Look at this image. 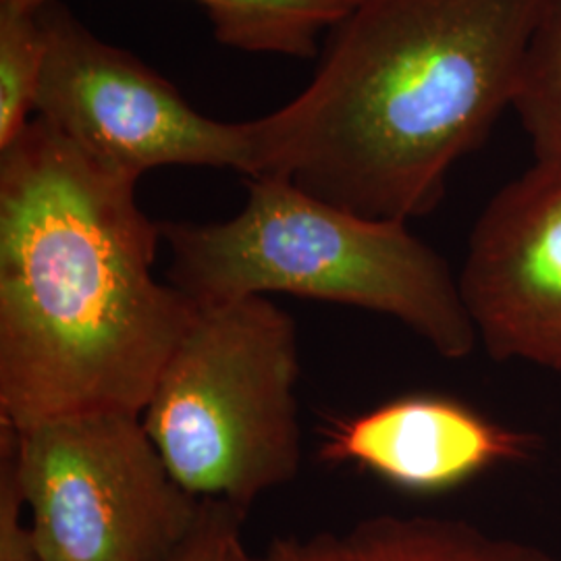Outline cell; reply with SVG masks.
I'll return each instance as SVG.
<instances>
[{"mask_svg":"<svg viewBox=\"0 0 561 561\" xmlns=\"http://www.w3.org/2000/svg\"><path fill=\"white\" fill-rule=\"evenodd\" d=\"M514 108L535 161L561 167V0H542Z\"/></svg>","mask_w":561,"mask_h":561,"instance_id":"obj_11","label":"cell"},{"mask_svg":"<svg viewBox=\"0 0 561 561\" xmlns=\"http://www.w3.org/2000/svg\"><path fill=\"white\" fill-rule=\"evenodd\" d=\"M245 512L225 502H202L201 518L190 539L171 561H252L241 522Z\"/></svg>","mask_w":561,"mask_h":561,"instance_id":"obj_13","label":"cell"},{"mask_svg":"<svg viewBox=\"0 0 561 561\" xmlns=\"http://www.w3.org/2000/svg\"><path fill=\"white\" fill-rule=\"evenodd\" d=\"M41 9L55 0H0ZM206 13L219 44L250 53L289 59L319 55L329 34L356 0H192Z\"/></svg>","mask_w":561,"mask_h":561,"instance_id":"obj_10","label":"cell"},{"mask_svg":"<svg viewBox=\"0 0 561 561\" xmlns=\"http://www.w3.org/2000/svg\"><path fill=\"white\" fill-rule=\"evenodd\" d=\"M321 460L360 468L412 495H442L505 463L530 460L537 435L447 396H401L321 428Z\"/></svg>","mask_w":561,"mask_h":561,"instance_id":"obj_8","label":"cell"},{"mask_svg":"<svg viewBox=\"0 0 561 561\" xmlns=\"http://www.w3.org/2000/svg\"><path fill=\"white\" fill-rule=\"evenodd\" d=\"M32 541L46 561H171L202 502L173 479L136 414L2 426Z\"/></svg>","mask_w":561,"mask_h":561,"instance_id":"obj_5","label":"cell"},{"mask_svg":"<svg viewBox=\"0 0 561 561\" xmlns=\"http://www.w3.org/2000/svg\"><path fill=\"white\" fill-rule=\"evenodd\" d=\"M245 192L227 221H161L167 283L194 306L291 294L396 319L445 360L477 350L458 277L408 222L362 217L277 175L245 178Z\"/></svg>","mask_w":561,"mask_h":561,"instance_id":"obj_3","label":"cell"},{"mask_svg":"<svg viewBox=\"0 0 561 561\" xmlns=\"http://www.w3.org/2000/svg\"><path fill=\"white\" fill-rule=\"evenodd\" d=\"M458 283L491 360L561 375V167L535 161L489 201Z\"/></svg>","mask_w":561,"mask_h":561,"instance_id":"obj_7","label":"cell"},{"mask_svg":"<svg viewBox=\"0 0 561 561\" xmlns=\"http://www.w3.org/2000/svg\"><path fill=\"white\" fill-rule=\"evenodd\" d=\"M44 62L41 9L0 2V150L18 140L32 123Z\"/></svg>","mask_w":561,"mask_h":561,"instance_id":"obj_12","label":"cell"},{"mask_svg":"<svg viewBox=\"0 0 561 561\" xmlns=\"http://www.w3.org/2000/svg\"><path fill=\"white\" fill-rule=\"evenodd\" d=\"M23 514L25 503L13 456L9 447L0 443V561H46L34 547L32 530L23 524Z\"/></svg>","mask_w":561,"mask_h":561,"instance_id":"obj_14","label":"cell"},{"mask_svg":"<svg viewBox=\"0 0 561 561\" xmlns=\"http://www.w3.org/2000/svg\"><path fill=\"white\" fill-rule=\"evenodd\" d=\"M46 62L36 117L90 159L131 180L161 167L231 169L256 175L250 121L196 111L144 60L101 41L60 0L41 7Z\"/></svg>","mask_w":561,"mask_h":561,"instance_id":"obj_6","label":"cell"},{"mask_svg":"<svg viewBox=\"0 0 561 561\" xmlns=\"http://www.w3.org/2000/svg\"><path fill=\"white\" fill-rule=\"evenodd\" d=\"M298 377V327L275 301L198 308L141 422L190 495L245 512L300 470Z\"/></svg>","mask_w":561,"mask_h":561,"instance_id":"obj_4","label":"cell"},{"mask_svg":"<svg viewBox=\"0 0 561 561\" xmlns=\"http://www.w3.org/2000/svg\"><path fill=\"white\" fill-rule=\"evenodd\" d=\"M542 0H356L312 81L250 121L256 175L379 221L431 215L520 94Z\"/></svg>","mask_w":561,"mask_h":561,"instance_id":"obj_2","label":"cell"},{"mask_svg":"<svg viewBox=\"0 0 561 561\" xmlns=\"http://www.w3.org/2000/svg\"><path fill=\"white\" fill-rule=\"evenodd\" d=\"M138 180L34 117L0 150V424L141 416L198 308L154 277Z\"/></svg>","mask_w":561,"mask_h":561,"instance_id":"obj_1","label":"cell"},{"mask_svg":"<svg viewBox=\"0 0 561 561\" xmlns=\"http://www.w3.org/2000/svg\"><path fill=\"white\" fill-rule=\"evenodd\" d=\"M252 561H558L495 537L470 522L433 516H375L343 530L289 535Z\"/></svg>","mask_w":561,"mask_h":561,"instance_id":"obj_9","label":"cell"}]
</instances>
